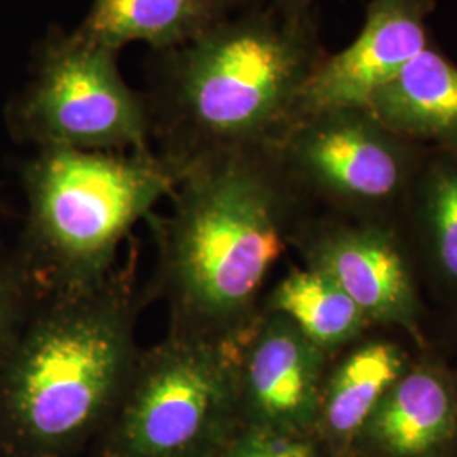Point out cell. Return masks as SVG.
Returning a JSON list of instances; mask_svg holds the SVG:
<instances>
[{
    "label": "cell",
    "instance_id": "6da1fadb",
    "mask_svg": "<svg viewBox=\"0 0 457 457\" xmlns=\"http://www.w3.org/2000/svg\"><path fill=\"white\" fill-rule=\"evenodd\" d=\"M327 54L311 14L251 0L180 48L153 53L145 94L158 154L177 175L202 160L277 145Z\"/></svg>",
    "mask_w": 457,
    "mask_h": 457
},
{
    "label": "cell",
    "instance_id": "7a4b0ae2",
    "mask_svg": "<svg viewBox=\"0 0 457 457\" xmlns=\"http://www.w3.org/2000/svg\"><path fill=\"white\" fill-rule=\"evenodd\" d=\"M290 185L271 147L185 168L162 230L173 332L234 343L285 247Z\"/></svg>",
    "mask_w": 457,
    "mask_h": 457
},
{
    "label": "cell",
    "instance_id": "3957f363",
    "mask_svg": "<svg viewBox=\"0 0 457 457\" xmlns=\"http://www.w3.org/2000/svg\"><path fill=\"white\" fill-rule=\"evenodd\" d=\"M131 287L114 273L51 292L0 364V432L17 454L54 457L117 407L139 358Z\"/></svg>",
    "mask_w": 457,
    "mask_h": 457
},
{
    "label": "cell",
    "instance_id": "277c9868",
    "mask_svg": "<svg viewBox=\"0 0 457 457\" xmlns=\"http://www.w3.org/2000/svg\"><path fill=\"white\" fill-rule=\"evenodd\" d=\"M177 183V171L153 151L41 149L28 166L26 190L29 237L51 292L111 277L120 243Z\"/></svg>",
    "mask_w": 457,
    "mask_h": 457
},
{
    "label": "cell",
    "instance_id": "5b68a950",
    "mask_svg": "<svg viewBox=\"0 0 457 457\" xmlns=\"http://www.w3.org/2000/svg\"><path fill=\"white\" fill-rule=\"evenodd\" d=\"M239 407L234 343L170 332L136 361L115 409V457H204Z\"/></svg>",
    "mask_w": 457,
    "mask_h": 457
},
{
    "label": "cell",
    "instance_id": "8992f818",
    "mask_svg": "<svg viewBox=\"0 0 457 457\" xmlns=\"http://www.w3.org/2000/svg\"><path fill=\"white\" fill-rule=\"evenodd\" d=\"M119 54L77 28L54 29L14 107L19 134L41 149L151 151L146 98L124 80Z\"/></svg>",
    "mask_w": 457,
    "mask_h": 457
},
{
    "label": "cell",
    "instance_id": "52a82bcc",
    "mask_svg": "<svg viewBox=\"0 0 457 457\" xmlns=\"http://www.w3.org/2000/svg\"><path fill=\"white\" fill-rule=\"evenodd\" d=\"M271 151L288 180L347 204L392 202L411 179L410 141L368 109H336L300 119Z\"/></svg>",
    "mask_w": 457,
    "mask_h": 457
},
{
    "label": "cell",
    "instance_id": "ba28073f",
    "mask_svg": "<svg viewBox=\"0 0 457 457\" xmlns=\"http://www.w3.org/2000/svg\"><path fill=\"white\" fill-rule=\"evenodd\" d=\"M434 9L436 0H370L358 36L341 51L327 53L302 88L292 126L326 111L366 109L383 85L432 45Z\"/></svg>",
    "mask_w": 457,
    "mask_h": 457
},
{
    "label": "cell",
    "instance_id": "9c48e42d",
    "mask_svg": "<svg viewBox=\"0 0 457 457\" xmlns=\"http://www.w3.org/2000/svg\"><path fill=\"white\" fill-rule=\"evenodd\" d=\"M271 313L241 356L236 349L237 398L258 427L287 432L309 424L320 409L324 351L285 315Z\"/></svg>",
    "mask_w": 457,
    "mask_h": 457
},
{
    "label": "cell",
    "instance_id": "30bf717a",
    "mask_svg": "<svg viewBox=\"0 0 457 457\" xmlns=\"http://www.w3.org/2000/svg\"><path fill=\"white\" fill-rule=\"evenodd\" d=\"M312 266L332 278L366 319L415 326V295L392 239L379 228H336L312 249Z\"/></svg>",
    "mask_w": 457,
    "mask_h": 457
},
{
    "label": "cell",
    "instance_id": "8fae6325",
    "mask_svg": "<svg viewBox=\"0 0 457 457\" xmlns=\"http://www.w3.org/2000/svg\"><path fill=\"white\" fill-rule=\"evenodd\" d=\"M366 109L407 141L457 149V65L432 45L383 85Z\"/></svg>",
    "mask_w": 457,
    "mask_h": 457
},
{
    "label": "cell",
    "instance_id": "7c38bea8",
    "mask_svg": "<svg viewBox=\"0 0 457 457\" xmlns=\"http://www.w3.org/2000/svg\"><path fill=\"white\" fill-rule=\"evenodd\" d=\"M251 0H90L80 33L119 49L145 43L153 53L180 48Z\"/></svg>",
    "mask_w": 457,
    "mask_h": 457
},
{
    "label": "cell",
    "instance_id": "4fadbf2b",
    "mask_svg": "<svg viewBox=\"0 0 457 457\" xmlns=\"http://www.w3.org/2000/svg\"><path fill=\"white\" fill-rule=\"evenodd\" d=\"M373 436L395 456H424L449 437L454 398L441 376L417 370L393 385L370 417Z\"/></svg>",
    "mask_w": 457,
    "mask_h": 457
},
{
    "label": "cell",
    "instance_id": "5bb4252c",
    "mask_svg": "<svg viewBox=\"0 0 457 457\" xmlns=\"http://www.w3.org/2000/svg\"><path fill=\"white\" fill-rule=\"evenodd\" d=\"M271 309L324 353L354 337L368 320L349 295L315 266L285 278L271 296Z\"/></svg>",
    "mask_w": 457,
    "mask_h": 457
},
{
    "label": "cell",
    "instance_id": "9a60e30c",
    "mask_svg": "<svg viewBox=\"0 0 457 457\" xmlns=\"http://www.w3.org/2000/svg\"><path fill=\"white\" fill-rule=\"evenodd\" d=\"M403 370L402 353L392 344H370L353 353L330 376L322 393L327 428L339 437L356 432L370 420Z\"/></svg>",
    "mask_w": 457,
    "mask_h": 457
},
{
    "label": "cell",
    "instance_id": "2e32d148",
    "mask_svg": "<svg viewBox=\"0 0 457 457\" xmlns=\"http://www.w3.org/2000/svg\"><path fill=\"white\" fill-rule=\"evenodd\" d=\"M420 188L442 270L457 281V154H442L428 164Z\"/></svg>",
    "mask_w": 457,
    "mask_h": 457
},
{
    "label": "cell",
    "instance_id": "e0dca14e",
    "mask_svg": "<svg viewBox=\"0 0 457 457\" xmlns=\"http://www.w3.org/2000/svg\"><path fill=\"white\" fill-rule=\"evenodd\" d=\"M31 313L26 273L0 262V364L12 349Z\"/></svg>",
    "mask_w": 457,
    "mask_h": 457
},
{
    "label": "cell",
    "instance_id": "ac0fdd59",
    "mask_svg": "<svg viewBox=\"0 0 457 457\" xmlns=\"http://www.w3.org/2000/svg\"><path fill=\"white\" fill-rule=\"evenodd\" d=\"M222 457H315L311 445L287 432L254 427L230 442Z\"/></svg>",
    "mask_w": 457,
    "mask_h": 457
},
{
    "label": "cell",
    "instance_id": "d6986e66",
    "mask_svg": "<svg viewBox=\"0 0 457 457\" xmlns=\"http://www.w3.org/2000/svg\"><path fill=\"white\" fill-rule=\"evenodd\" d=\"M279 11L292 14V16H303L311 14L312 5L315 0H271Z\"/></svg>",
    "mask_w": 457,
    "mask_h": 457
}]
</instances>
